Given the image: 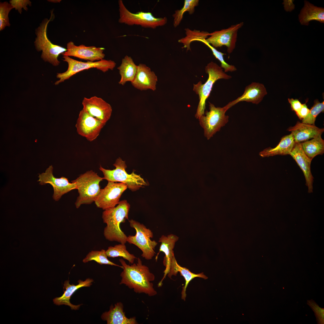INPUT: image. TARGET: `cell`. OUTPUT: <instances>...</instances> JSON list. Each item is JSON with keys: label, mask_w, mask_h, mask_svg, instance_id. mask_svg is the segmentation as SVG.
Here are the masks:
<instances>
[{"label": "cell", "mask_w": 324, "mask_h": 324, "mask_svg": "<svg viewBox=\"0 0 324 324\" xmlns=\"http://www.w3.org/2000/svg\"><path fill=\"white\" fill-rule=\"evenodd\" d=\"M137 260L136 263L130 265L123 259L119 260L123 269L120 274L122 279L120 284L125 285L136 293H144L149 296L155 295L157 292L151 282L154 280V275L148 267L142 264L139 258Z\"/></svg>", "instance_id": "1"}, {"label": "cell", "mask_w": 324, "mask_h": 324, "mask_svg": "<svg viewBox=\"0 0 324 324\" xmlns=\"http://www.w3.org/2000/svg\"><path fill=\"white\" fill-rule=\"evenodd\" d=\"M130 205L126 200L120 201L115 207L104 210L102 214L103 222L106 224L104 231L105 238L110 241H116L125 244L127 236L121 230V223L128 219Z\"/></svg>", "instance_id": "2"}, {"label": "cell", "mask_w": 324, "mask_h": 324, "mask_svg": "<svg viewBox=\"0 0 324 324\" xmlns=\"http://www.w3.org/2000/svg\"><path fill=\"white\" fill-rule=\"evenodd\" d=\"M205 71L208 75L207 80L202 84L199 81L196 84H194L193 90L199 96V102L195 117L199 118L204 114L206 108V101L209 97L214 83L220 79L228 80L232 78L231 76L226 74L223 69L217 64L211 62L206 66Z\"/></svg>", "instance_id": "3"}, {"label": "cell", "mask_w": 324, "mask_h": 324, "mask_svg": "<svg viewBox=\"0 0 324 324\" xmlns=\"http://www.w3.org/2000/svg\"><path fill=\"white\" fill-rule=\"evenodd\" d=\"M103 180L97 173L90 170L71 181L75 184L79 194L75 203L76 208L82 204H89L94 202L101 190L100 183Z\"/></svg>", "instance_id": "4"}, {"label": "cell", "mask_w": 324, "mask_h": 324, "mask_svg": "<svg viewBox=\"0 0 324 324\" xmlns=\"http://www.w3.org/2000/svg\"><path fill=\"white\" fill-rule=\"evenodd\" d=\"M113 165L116 168L112 170L104 169L100 165L99 170L104 175L103 179L125 184L128 188L133 192L149 185L148 183L140 175L136 173L134 171L130 174H128L126 171L127 166L125 161L121 158H117Z\"/></svg>", "instance_id": "5"}, {"label": "cell", "mask_w": 324, "mask_h": 324, "mask_svg": "<svg viewBox=\"0 0 324 324\" xmlns=\"http://www.w3.org/2000/svg\"><path fill=\"white\" fill-rule=\"evenodd\" d=\"M52 12L49 20L45 19L36 29V37L34 44L37 50L42 51L41 58L45 62H47L53 66H58L60 63L58 57L67 51V49L61 46L52 44L48 39L47 35L48 25L52 19Z\"/></svg>", "instance_id": "6"}, {"label": "cell", "mask_w": 324, "mask_h": 324, "mask_svg": "<svg viewBox=\"0 0 324 324\" xmlns=\"http://www.w3.org/2000/svg\"><path fill=\"white\" fill-rule=\"evenodd\" d=\"M118 4L119 16L118 21L119 23L154 29L164 26L167 22L166 17H155L150 12L132 13L126 8L122 0H118Z\"/></svg>", "instance_id": "7"}, {"label": "cell", "mask_w": 324, "mask_h": 324, "mask_svg": "<svg viewBox=\"0 0 324 324\" xmlns=\"http://www.w3.org/2000/svg\"><path fill=\"white\" fill-rule=\"evenodd\" d=\"M63 61L68 64V68L65 72L62 73H57L56 77L59 80L56 81L54 84L58 85L77 73L85 70L92 68H96L104 73L109 70H112L116 67V64L111 60L103 59L101 60L92 62L88 61L82 62L74 59L69 56H63Z\"/></svg>", "instance_id": "8"}, {"label": "cell", "mask_w": 324, "mask_h": 324, "mask_svg": "<svg viewBox=\"0 0 324 324\" xmlns=\"http://www.w3.org/2000/svg\"><path fill=\"white\" fill-rule=\"evenodd\" d=\"M129 222L130 226L135 230L136 234L127 236V242L140 249L143 258L147 260L152 259L155 254L154 249L158 244L155 240L151 239L153 237L152 232L143 224L133 219L129 220Z\"/></svg>", "instance_id": "9"}, {"label": "cell", "mask_w": 324, "mask_h": 324, "mask_svg": "<svg viewBox=\"0 0 324 324\" xmlns=\"http://www.w3.org/2000/svg\"><path fill=\"white\" fill-rule=\"evenodd\" d=\"M209 103V111L206 110L205 115L199 118L200 124L204 129V136L208 140L219 131L221 128L228 123L229 119V116L225 114L228 110L225 106L216 107L212 104Z\"/></svg>", "instance_id": "10"}, {"label": "cell", "mask_w": 324, "mask_h": 324, "mask_svg": "<svg viewBox=\"0 0 324 324\" xmlns=\"http://www.w3.org/2000/svg\"><path fill=\"white\" fill-rule=\"evenodd\" d=\"M243 24V22H240L227 28L210 33L209 37L206 40L215 48L225 46L227 52L231 53L236 47L238 32Z\"/></svg>", "instance_id": "11"}, {"label": "cell", "mask_w": 324, "mask_h": 324, "mask_svg": "<svg viewBox=\"0 0 324 324\" xmlns=\"http://www.w3.org/2000/svg\"><path fill=\"white\" fill-rule=\"evenodd\" d=\"M127 188L123 183L108 181L104 188L101 189L95 203L104 210L113 208L119 203L121 196Z\"/></svg>", "instance_id": "12"}, {"label": "cell", "mask_w": 324, "mask_h": 324, "mask_svg": "<svg viewBox=\"0 0 324 324\" xmlns=\"http://www.w3.org/2000/svg\"><path fill=\"white\" fill-rule=\"evenodd\" d=\"M105 124L82 109L79 112L75 126L79 135L92 142L98 136Z\"/></svg>", "instance_id": "13"}, {"label": "cell", "mask_w": 324, "mask_h": 324, "mask_svg": "<svg viewBox=\"0 0 324 324\" xmlns=\"http://www.w3.org/2000/svg\"><path fill=\"white\" fill-rule=\"evenodd\" d=\"M38 181L41 185L49 184L52 187L54 193L52 196L53 199L58 201L62 196L65 194L74 189H76L75 184L70 182L68 178L62 177L60 178L55 177L53 174V167L50 166L45 172L39 174Z\"/></svg>", "instance_id": "14"}, {"label": "cell", "mask_w": 324, "mask_h": 324, "mask_svg": "<svg viewBox=\"0 0 324 324\" xmlns=\"http://www.w3.org/2000/svg\"><path fill=\"white\" fill-rule=\"evenodd\" d=\"M83 109L90 115L106 124L110 118L111 106L102 98L94 96L85 97L82 101Z\"/></svg>", "instance_id": "15"}, {"label": "cell", "mask_w": 324, "mask_h": 324, "mask_svg": "<svg viewBox=\"0 0 324 324\" xmlns=\"http://www.w3.org/2000/svg\"><path fill=\"white\" fill-rule=\"evenodd\" d=\"M66 49L67 51L62 54L63 56H74L92 62L104 59L105 56L104 48L83 44L77 46L72 41L67 44Z\"/></svg>", "instance_id": "16"}, {"label": "cell", "mask_w": 324, "mask_h": 324, "mask_svg": "<svg viewBox=\"0 0 324 324\" xmlns=\"http://www.w3.org/2000/svg\"><path fill=\"white\" fill-rule=\"evenodd\" d=\"M157 81L154 72L145 64L141 63L137 65L135 76L131 83L135 88L141 91L151 89L154 91Z\"/></svg>", "instance_id": "17"}, {"label": "cell", "mask_w": 324, "mask_h": 324, "mask_svg": "<svg viewBox=\"0 0 324 324\" xmlns=\"http://www.w3.org/2000/svg\"><path fill=\"white\" fill-rule=\"evenodd\" d=\"M289 154L296 161L302 171L306 180V185L309 193L313 192L314 177L310 169L312 159L309 158L304 152L300 143H295Z\"/></svg>", "instance_id": "18"}, {"label": "cell", "mask_w": 324, "mask_h": 324, "mask_svg": "<svg viewBox=\"0 0 324 324\" xmlns=\"http://www.w3.org/2000/svg\"><path fill=\"white\" fill-rule=\"evenodd\" d=\"M267 94L263 84L253 82L245 87L244 92L241 96L230 102L225 106L229 109L237 103L243 101L257 104L262 101Z\"/></svg>", "instance_id": "19"}, {"label": "cell", "mask_w": 324, "mask_h": 324, "mask_svg": "<svg viewBox=\"0 0 324 324\" xmlns=\"http://www.w3.org/2000/svg\"><path fill=\"white\" fill-rule=\"evenodd\" d=\"M287 130L291 132L295 143L303 142L321 135L324 131L323 128H320L315 125L299 122H298L294 126L289 128Z\"/></svg>", "instance_id": "20"}, {"label": "cell", "mask_w": 324, "mask_h": 324, "mask_svg": "<svg viewBox=\"0 0 324 324\" xmlns=\"http://www.w3.org/2000/svg\"><path fill=\"white\" fill-rule=\"evenodd\" d=\"M93 281L92 279L87 278L84 281L79 280L78 284L77 285L70 284L68 280L65 281L63 284V290H65L63 294L60 297H56L53 299L54 304L58 305H65L70 307L72 310H78L82 304L75 305L72 304L70 299L71 296L78 289L82 287H89L92 284Z\"/></svg>", "instance_id": "21"}, {"label": "cell", "mask_w": 324, "mask_h": 324, "mask_svg": "<svg viewBox=\"0 0 324 324\" xmlns=\"http://www.w3.org/2000/svg\"><path fill=\"white\" fill-rule=\"evenodd\" d=\"M178 239V236L173 234H170L167 236H162L160 238L159 242L161 243L159 251L155 257L157 260L158 256L160 252H163L165 255L163 261L164 266L165 267L164 271V275L159 284L161 285L162 281L167 274L171 261L174 256L173 249Z\"/></svg>", "instance_id": "22"}, {"label": "cell", "mask_w": 324, "mask_h": 324, "mask_svg": "<svg viewBox=\"0 0 324 324\" xmlns=\"http://www.w3.org/2000/svg\"><path fill=\"white\" fill-rule=\"evenodd\" d=\"M101 319L106 321L107 324H137L136 318H128L126 317L123 310V305L121 302L111 305L109 311L104 313Z\"/></svg>", "instance_id": "23"}, {"label": "cell", "mask_w": 324, "mask_h": 324, "mask_svg": "<svg viewBox=\"0 0 324 324\" xmlns=\"http://www.w3.org/2000/svg\"><path fill=\"white\" fill-rule=\"evenodd\" d=\"M178 272L180 273L181 275L182 276L185 280V285L182 287L181 293L182 299L184 301L185 300L186 296V292L187 288L189 283L192 280L196 277L201 278L205 279L208 278L204 274L203 272L195 274L191 272L186 268L181 266L178 264L174 256L171 261L167 274L169 278H171L172 275H176Z\"/></svg>", "instance_id": "24"}, {"label": "cell", "mask_w": 324, "mask_h": 324, "mask_svg": "<svg viewBox=\"0 0 324 324\" xmlns=\"http://www.w3.org/2000/svg\"><path fill=\"white\" fill-rule=\"evenodd\" d=\"M298 18L302 25L308 26L310 21L314 20L324 23V9L305 1L304 6L301 11Z\"/></svg>", "instance_id": "25"}, {"label": "cell", "mask_w": 324, "mask_h": 324, "mask_svg": "<svg viewBox=\"0 0 324 324\" xmlns=\"http://www.w3.org/2000/svg\"><path fill=\"white\" fill-rule=\"evenodd\" d=\"M295 143L293 135L291 133L283 136L278 145L275 148H266L260 152L259 155L262 157H265L276 155L289 154Z\"/></svg>", "instance_id": "26"}, {"label": "cell", "mask_w": 324, "mask_h": 324, "mask_svg": "<svg viewBox=\"0 0 324 324\" xmlns=\"http://www.w3.org/2000/svg\"><path fill=\"white\" fill-rule=\"evenodd\" d=\"M121 76L118 83L122 86L127 82H132L135 76L137 65L131 57L126 55L122 59L120 65L117 68Z\"/></svg>", "instance_id": "27"}, {"label": "cell", "mask_w": 324, "mask_h": 324, "mask_svg": "<svg viewBox=\"0 0 324 324\" xmlns=\"http://www.w3.org/2000/svg\"><path fill=\"white\" fill-rule=\"evenodd\" d=\"M300 143L305 154L312 160L316 155L324 153V140L321 135Z\"/></svg>", "instance_id": "28"}, {"label": "cell", "mask_w": 324, "mask_h": 324, "mask_svg": "<svg viewBox=\"0 0 324 324\" xmlns=\"http://www.w3.org/2000/svg\"><path fill=\"white\" fill-rule=\"evenodd\" d=\"M107 256L114 258L122 257L127 260L131 264L134 263L136 257L133 254H130L126 249L125 244L120 243L114 246H110L106 250Z\"/></svg>", "instance_id": "29"}, {"label": "cell", "mask_w": 324, "mask_h": 324, "mask_svg": "<svg viewBox=\"0 0 324 324\" xmlns=\"http://www.w3.org/2000/svg\"><path fill=\"white\" fill-rule=\"evenodd\" d=\"M199 2V0H184L183 7L180 10L175 11L172 15L174 18L173 25L175 28L178 26L181 23L184 12L188 11L190 14L194 13L195 8L198 5Z\"/></svg>", "instance_id": "30"}, {"label": "cell", "mask_w": 324, "mask_h": 324, "mask_svg": "<svg viewBox=\"0 0 324 324\" xmlns=\"http://www.w3.org/2000/svg\"><path fill=\"white\" fill-rule=\"evenodd\" d=\"M106 250L102 249L100 250H92L89 252L83 259L84 263L94 260L100 265L105 264L117 266L122 268L123 266L116 264L110 261L107 258Z\"/></svg>", "instance_id": "31"}, {"label": "cell", "mask_w": 324, "mask_h": 324, "mask_svg": "<svg viewBox=\"0 0 324 324\" xmlns=\"http://www.w3.org/2000/svg\"><path fill=\"white\" fill-rule=\"evenodd\" d=\"M206 37H202L198 38L196 41H198L203 43L211 49L213 55L220 62V67L224 70L225 72H232L236 70L237 68L235 66L230 64L225 61L223 56L226 54L218 51L215 48L209 44L206 41Z\"/></svg>", "instance_id": "32"}, {"label": "cell", "mask_w": 324, "mask_h": 324, "mask_svg": "<svg viewBox=\"0 0 324 324\" xmlns=\"http://www.w3.org/2000/svg\"><path fill=\"white\" fill-rule=\"evenodd\" d=\"M324 111V101L320 103L318 100H315L314 104L310 110V111L304 118L302 120V122L304 123L315 125V122L317 116Z\"/></svg>", "instance_id": "33"}, {"label": "cell", "mask_w": 324, "mask_h": 324, "mask_svg": "<svg viewBox=\"0 0 324 324\" xmlns=\"http://www.w3.org/2000/svg\"><path fill=\"white\" fill-rule=\"evenodd\" d=\"M14 8L8 2L0 3V31L3 30L6 26H9L8 14L11 10Z\"/></svg>", "instance_id": "34"}, {"label": "cell", "mask_w": 324, "mask_h": 324, "mask_svg": "<svg viewBox=\"0 0 324 324\" xmlns=\"http://www.w3.org/2000/svg\"><path fill=\"white\" fill-rule=\"evenodd\" d=\"M308 304L314 311L318 322L320 324H323L324 322V309L320 308L314 301H312V300L308 301Z\"/></svg>", "instance_id": "35"}, {"label": "cell", "mask_w": 324, "mask_h": 324, "mask_svg": "<svg viewBox=\"0 0 324 324\" xmlns=\"http://www.w3.org/2000/svg\"><path fill=\"white\" fill-rule=\"evenodd\" d=\"M9 2L14 8L17 10L20 14L22 13V8L27 11L28 10L27 6H30L32 4L31 2L29 0H11Z\"/></svg>", "instance_id": "36"}, {"label": "cell", "mask_w": 324, "mask_h": 324, "mask_svg": "<svg viewBox=\"0 0 324 324\" xmlns=\"http://www.w3.org/2000/svg\"><path fill=\"white\" fill-rule=\"evenodd\" d=\"M288 100L290 104L292 110L294 111L296 113L298 112L302 106V104L298 99L288 98Z\"/></svg>", "instance_id": "37"}, {"label": "cell", "mask_w": 324, "mask_h": 324, "mask_svg": "<svg viewBox=\"0 0 324 324\" xmlns=\"http://www.w3.org/2000/svg\"><path fill=\"white\" fill-rule=\"evenodd\" d=\"M306 102L302 104V106L301 109L296 113L300 120H302L306 117L310 111V110L308 108L306 105Z\"/></svg>", "instance_id": "38"}, {"label": "cell", "mask_w": 324, "mask_h": 324, "mask_svg": "<svg viewBox=\"0 0 324 324\" xmlns=\"http://www.w3.org/2000/svg\"><path fill=\"white\" fill-rule=\"evenodd\" d=\"M49 2H52L53 3H58L60 2L61 0H48Z\"/></svg>", "instance_id": "39"}]
</instances>
